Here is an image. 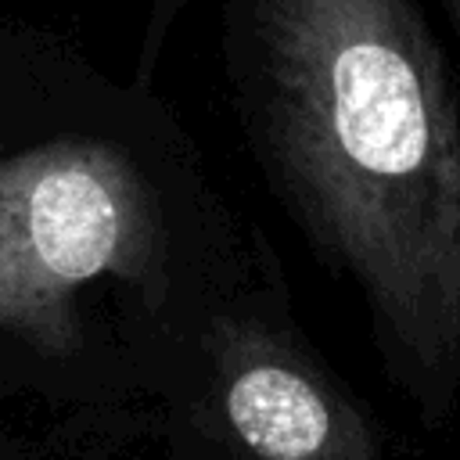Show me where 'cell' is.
Masks as SVG:
<instances>
[{
	"label": "cell",
	"mask_w": 460,
	"mask_h": 460,
	"mask_svg": "<svg viewBox=\"0 0 460 460\" xmlns=\"http://www.w3.org/2000/svg\"><path fill=\"white\" fill-rule=\"evenodd\" d=\"M237 122L420 395L460 381V65L420 0H226Z\"/></svg>",
	"instance_id": "1"
},
{
	"label": "cell",
	"mask_w": 460,
	"mask_h": 460,
	"mask_svg": "<svg viewBox=\"0 0 460 460\" xmlns=\"http://www.w3.org/2000/svg\"><path fill=\"white\" fill-rule=\"evenodd\" d=\"M151 183L111 144L58 137L0 158V331L65 359L83 345L75 295L101 280L162 277Z\"/></svg>",
	"instance_id": "2"
},
{
	"label": "cell",
	"mask_w": 460,
	"mask_h": 460,
	"mask_svg": "<svg viewBox=\"0 0 460 460\" xmlns=\"http://www.w3.org/2000/svg\"><path fill=\"white\" fill-rule=\"evenodd\" d=\"M212 367L223 420L255 460H381L363 410L280 323L219 320Z\"/></svg>",
	"instance_id": "3"
},
{
	"label": "cell",
	"mask_w": 460,
	"mask_h": 460,
	"mask_svg": "<svg viewBox=\"0 0 460 460\" xmlns=\"http://www.w3.org/2000/svg\"><path fill=\"white\" fill-rule=\"evenodd\" d=\"M183 0H151V11H147V22H144V43H140V58H137V83H147L151 72H155V61L162 54V43L180 14Z\"/></svg>",
	"instance_id": "4"
},
{
	"label": "cell",
	"mask_w": 460,
	"mask_h": 460,
	"mask_svg": "<svg viewBox=\"0 0 460 460\" xmlns=\"http://www.w3.org/2000/svg\"><path fill=\"white\" fill-rule=\"evenodd\" d=\"M438 11L446 18V32H449V43H453V58L460 65V0H438Z\"/></svg>",
	"instance_id": "5"
}]
</instances>
